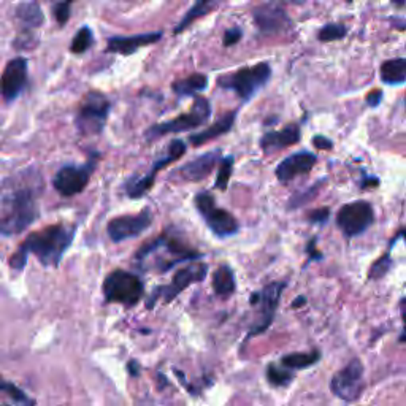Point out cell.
Wrapping results in <instances>:
<instances>
[{
  "instance_id": "cell-24",
  "label": "cell",
  "mask_w": 406,
  "mask_h": 406,
  "mask_svg": "<svg viewBox=\"0 0 406 406\" xmlns=\"http://www.w3.org/2000/svg\"><path fill=\"white\" fill-rule=\"evenodd\" d=\"M213 291L218 297L227 299L232 294L235 292L236 283H235V275L229 265H221L219 269L213 273Z\"/></svg>"
},
{
  "instance_id": "cell-35",
  "label": "cell",
  "mask_w": 406,
  "mask_h": 406,
  "mask_svg": "<svg viewBox=\"0 0 406 406\" xmlns=\"http://www.w3.org/2000/svg\"><path fill=\"white\" fill-rule=\"evenodd\" d=\"M70 13H72V3L70 2H61V3L53 5L54 20L57 21V24L59 26L67 24V21L70 20Z\"/></svg>"
},
{
  "instance_id": "cell-39",
  "label": "cell",
  "mask_w": 406,
  "mask_h": 406,
  "mask_svg": "<svg viewBox=\"0 0 406 406\" xmlns=\"http://www.w3.org/2000/svg\"><path fill=\"white\" fill-rule=\"evenodd\" d=\"M313 143H315V146L317 149H330L333 146L332 142H330L329 138H326V137H315L313 138Z\"/></svg>"
},
{
  "instance_id": "cell-36",
  "label": "cell",
  "mask_w": 406,
  "mask_h": 406,
  "mask_svg": "<svg viewBox=\"0 0 406 406\" xmlns=\"http://www.w3.org/2000/svg\"><path fill=\"white\" fill-rule=\"evenodd\" d=\"M389 269H391V256H389V254H386L384 257L379 259L378 262L371 266L368 276L371 278V280H375V278H381V276H384L387 273Z\"/></svg>"
},
{
  "instance_id": "cell-8",
  "label": "cell",
  "mask_w": 406,
  "mask_h": 406,
  "mask_svg": "<svg viewBox=\"0 0 406 406\" xmlns=\"http://www.w3.org/2000/svg\"><path fill=\"white\" fill-rule=\"evenodd\" d=\"M208 275V266L205 264H189L178 270L175 276H173L172 283L164 284V286L154 287L153 292L149 294L146 299V308L153 310L159 301L164 303H170L175 300L184 289L193 286L195 283H202Z\"/></svg>"
},
{
  "instance_id": "cell-9",
  "label": "cell",
  "mask_w": 406,
  "mask_h": 406,
  "mask_svg": "<svg viewBox=\"0 0 406 406\" xmlns=\"http://www.w3.org/2000/svg\"><path fill=\"white\" fill-rule=\"evenodd\" d=\"M195 208L202 214L203 221L208 225V229L211 230V234L218 239H229V236L235 235L239 232L240 225L235 216L229 211H225L224 208H219L216 205L214 197L203 190L199 193L194 199Z\"/></svg>"
},
{
  "instance_id": "cell-1",
  "label": "cell",
  "mask_w": 406,
  "mask_h": 406,
  "mask_svg": "<svg viewBox=\"0 0 406 406\" xmlns=\"http://www.w3.org/2000/svg\"><path fill=\"white\" fill-rule=\"evenodd\" d=\"M45 181L36 167H26L0 183V236H16L40 218Z\"/></svg>"
},
{
  "instance_id": "cell-7",
  "label": "cell",
  "mask_w": 406,
  "mask_h": 406,
  "mask_svg": "<svg viewBox=\"0 0 406 406\" xmlns=\"http://www.w3.org/2000/svg\"><path fill=\"white\" fill-rule=\"evenodd\" d=\"M271 77V68L266 62H260L254 67L240 68L234 73L223 75L218 78V84L224 89L236 92L241 100H251L257 94L260 88L269 83Z\"/></svg>"
},
{
  "instance_id": "cell-23",
  "label": "cell",
  "mask_w": 406,
  "mask_h": 406,
  "mask_svg": "<svg viewBox=\"0 0 406 406\" xmlns=\"http://www.w3.org/2000/svg\"><path fill=\"white\" fill-rule=\"evenodd\" d=\"M208 88V77L203 73H193L189 77L172 83V91L179 97H190Z\"/></svg>"
},
{
  "instance_id": "cell-30",
  "label": "cell",
  "mask_w": 406,
  "mask_h": 406,
  "mask_svg": "<svg viewBox=\"0 0 406 406\" xmlns=\"http://www.w3.org/2000/svg\"><path fill=\"white\" fill-rule=\"evenodd\" d=\"M232 170H234V158L227 156V158H223V160L219 162V170L216 176V183H214V188L219 190H225L229 186Z\"/></svg>"
},
{
  "instance_id": "cell-16",
  "label": "cell",
  "mask_w": 406,
  "mask_h": 406,
  "mask_svg": "<svg viewBox=\"0 0 406 406\" xmlns=\"http://www.w3.org/2000/svg\"><path fill=\"white\" fill-rule=\"evenodd\" d=\"M284 286H286L284 283H271L269 286H265L260 292L251 295V305L259 306L260 308V321L257 326H254L249 336L262 333L264 330H266V327L270 326L271 321H273L275 311L278 308V303H280Z\"/></svg>"
},
{
  "instance_id": "cell-13",
  "label": "cell",
  "mask_w": 406,
  "mask_h": 406,
  "mask_svg": "<svg viewBox=\"0 0 406 406\" xmlns=\"http://www.w3.org/2000/svg\"><path fill=\"white\" fill-rule=\"evenodd\" d=\"M29 83V62L26 57H15L5 66L0 77V97L3 102H13L18 98Z\"/></svg>"
},
{
  "instance_id": "cell-25",
  "label": "cell",
  "mask_w": 406,
  "mask_h": 406,
  "mask_svg": "<svg viewBox=\"0 0 406 406\" xmlns=\"http://www.w3.org/2000/svg\"><path fill=\"white\" fill-rule=\"evenodd\" d=\"M16 18L21 22L24 29L27 31H32V29L40 27L45 22V15L40 5L36 2H26L20 3L16 7Z\"/></svg>"
},
{
  "instance_id": "cell-14",
  "label": "cell",
  "mask_w": 406,
  "mask_h": 406,
  "mask_svg": "<svg viewBox=\"0 0 406 406\" xmlns=\"http://www.w3.org/2000/svg\"><path fill=\"white\" fill-rule=\"evenodd\" d=\"M363 367L362 363L357 361L349 362L343 370L333 376L332 382H330V389L336 397L345 400V402L351 403L361 397L362 387H363Z\"/></svg>"
},
{
  "instance_id": "cell-11",
  "label": "cell",
  "mask_w": 406,
  "mask_h": 406,
  "mask_svg": "<svg viewBox=\"0 0 406 406\" xmlns=\"http://www.w3.org/2000/svg\"><path fill=\"white\" fill-rule=\"evenodd\" d=\"M97 160L91 159L84 165H63L53 178L54 189L63 197H73L88 188L92 172L96 170Z\"/></svg>"
},
{
  "instance_id": "cell-26",
  "label": "cell",
  "mask_w": 406,
  "mask_h": 406,
  "mask_svg": "<svg viewBox=\"0 0 406 406\" xmlns=\"http://www.w3.org/2000/svg\"><path fill=\"white\" fill-rule=\"evenodd\" d=\"M218 7H219L218 2H205V0H200V2L194 3L193 7L188 10V13H184L183 20L178 22V26L175 27V31H173V33H175V36H178V33H181L190 24H193L194 21L200 20V18H203V16H206V15H210L211 11L216 10Z\"/></svg>"
},
{
  "instance_id": "cell-21",
  "label": "cell",
  "mask_w": 406,
  "mask_h": 406,
  "mask_svg": "<svg viewBox=\"0 0 406 406\" xmlns=\"http://www.w3.org/2000/svg\"><path fill=\"white\" fill-rule=\"evenodd\" d=\"M300 138V130L297 126H287L286 129L280 132H269L265 133L260 140V148L264 149L265 154L276 153V151L284 149L291 144H295Z\"/></svg>"
},
{
  "instance_id": "cell-17",
  "label": "cell",
  "mask_w": 406,
  "mask_h": 406,
  "mask_svg": "<svg viewBox=\"0 0 406 406\" xmlns=\"http://www.w3.org/2000/svg\"><path fill=\"white\" fill-rule=\"evenodd\" d=\"M162 36H164V32L156 31L146 33H137V36L129 37H110L107 42V51L113 54L130 56L133 53H137V51L143 48V46L158 43Z\"/></svg>"
},
{
  "instance_id": "cell-38",
  "label": "cell",
  "mask_w": 406,
  "mask_h": 406,
  "mask_svg": "<svg viewBox=\"0 0 406 406\" xmlns=\"http://www.w3.org/2000/svg\"><path fill=\"white\" fill-rule=\"evenodd\" d=\"M330 211L327 208H322V210H316V211H311L310 213V221L311 223H324L327 221Z\"/></svg>"
},
{
  "instance_id": "cell-28",
  "label": "cell",
  "mask_w": 406,
  "mask_h": 406,
  "mask_svg": "<svg viewBox=\"0 0 406 406\" xmlns=\"http://www.w3.org/2000/svg\"><path fill=\"white\" fill-rule=\"evenodd\" d=\"M317 361H319V352L313 351V352L289 354V356L283 357L281 363L284 365V367H287V368L300 370V368L311 367V365H315Z\"/></svg>"
},
{
  "instance_id": "cell-29",
  "label": "cell",
  "mask_w": 406,
  "mask_h": 406,
  "mask_svg": "<svg viewBox=\"0 0 406 406\" xmlns=\"http://www.w3.org/2000/svg\"><path fill=\"white\" fill-rule=\"evenodd\" d=\"M92 45H94V33H92L88 26H83L77 33H75L70 45V51L73 54H83Z\"/></svg>"
},
{
  "instance_id": "cell-31",
  "label": "cell",
  "mask_w": 406,
  "mask_h": 406,
  "mask_svg": "<svg viewBox=\"0 0 406 406\" xmlns=\"http://www.w3.org/2000/svg\"><path fill=\"white\" fill-rule=\"evenodd\" d=\"M0 391L7 393V396L11 400H13L16 405H20V406H33V405H36V402H33V400L29 398L26 393L21 391L20 387H16L15 384H11V382L0 379Z\"/></svg>"
},
{
  "instance_id": "cell-5",
  "label": "cell",
  "mask_w": 406,
  "mask_h": 406,
  "mask_svg": "<svg viewBox=\"0 0 406 406\" xmlns=\"http://www.w3.org/2000/svg\"><path fill=\"white\" fill-rule=\"evenodd\" d=\"M102 292L105 303H119L130 308L144 297V284L137 275L118 269L107 275Z\"/></svg>"
},
{
  "instance_id": "cell-10",
  "label": "cell",
  "mask_w": 406,
  "mask_h": 406,
  "mask_svg": "<svg viewBox=\"0 0 406 406\" xmlns=\"http://www.w3.org/2000/svg\"><path fill=\"white\" fill-rule=\"evenodd\" d=\"M184 153H186V143L183 140L176 138V140L170 142V144L167 146L165 154L154 160V164L148 173H144L143 176H138V175L130 176L124 183V193L127 194V197H130V199H142V197L146 195L151 190V188L154 186L156 175H158L162 168H165L167 165L173 164V162L178 160L179 158H183Z\"/></svg>"
},
{
  "instance_id": "cell-33",
  "label": "cell",
  "mask_w": 406,
  "mask_h": 406,
  "mask_svg": "<svg viewBox=\"0 0 406 406\" xmlns=\"http://www.w3.org/2000/svg\"><path fill=\"white\" fill-rule=\"evenodd\" d=\"M38 45V37L33 33L32 31H24L20 32V36L15 38L13 46L16 50H27V51H32L33 48H37Z\"/></svg>"
},
{
  "instance_id": "cell-4",
  "label": "cell",
  "mask_w": 406,
  "mask_h": 406,
  "mask_svg": "<svg viewBox=\"0 0 406 406\" xmlns=\"http://www.w3.org/2000/svg\"><path fill=\"white\" fill-rule=\"evenodd\" d=\"M110 110L112 102L103 92L96 89L86 92L75 114V127L80 135L94 137L102 133L108 121Z\"/></svg>"
},
{
  "instance_id": "cell-12",
  "label": "cell",
  "mask_w": 406,
  "mask_h": 406,
  "mask_svg": "<svg viewBox=\"0 0 406 406\" xmlns=\"http://www.w3.org/2000/svg\"><path fill=\"white\" fill-rule=\"evenodd\" d=\"M153 224V213L149 208L137 214L116 216L107 224V234L114 243L137 239Z\"/></svg>"
},
{
  "instance_id": "cell-20",
  "label": "cell",
  "mask_w": 406,
  "mask_h": 406,
  "mask_svg": "<svg viewBox=\"0 0 406 406\" xmlns=\"http://www.w3.org/2000/svg\"><path fill=\"white\" fill-rule=\"evenodd\" d=\"M254 21L262 33H278L284 31L289 26V20L286 13L276 5H260L253 11Z\"/></svg>"
},
{
  "instance_id": "cell-22",
  "label": "cell",
  "mask_w": 406,
  "mask_h": 406,
  "mask_svg": "<svg viewBox=\"0 0 406 406\" xmlns=\"http://www.w3.org/2000/svg\"><path fill=\"white\" fill-rule=\"evenodd\" d=\"M236 119V113L235 112H230L225 116H223L221 119H218L216 123L213 126L208 127V129L202 130L199 133H194V135L189 137V142L193 146H202V144H205L211 140H216L218 137H223L224 133L230 132L232 127H234V123Z\"/></svg>"
},
{
  "instance_id": "cell-3",
  "label": "cell",
  "mask_w": 406,
  "mask_h": 406,
  "mask_svg": "<svg viewBox=\"0 0 406 406\" xmlns=\"http://www.w3.org/2000/svg\"><path fill=\"white\" fill-rule=\"evenodd\" d=\"M137 260L140 264H144L148 259L153 260V266L160 273H165L173 266L183 262H190L203 257V254L197 249L190 248L188 243L179 240L173 234H162L158 239L146 243L137 253Z\"/></svg>"
},
{
  "instance_id": "cell-18",
  "label": "cell",
  "mask_w": 406,
  "mask_h": 406,
  "mask_svg": "<svg viewBox=\"0 0 406 406\" xmlns=\"http://www.w3.org/2000/svg\"><path fill=\"white\" fill-rule=\"evenodd\" d=\"M221 160V151L214 149L210 151V153L199 156V158L193 159L183 167H179L176 173L183 179H186V181H202V179L210 176V173Z\"/></svg>"
},
{
  "instance_id": "cell-41",
  "label": "cell",
  "mask_w": 406,
  "mask_h": 406,
  "mask_svg": "<svg viewBox=\"0 0 406 406\" xmlns=\"http://www.w3.org/2000/svg\"><path fill=\"white\" fill-rule=\"evenodd\" d=\"M400 311H402V319H403V335H402V341H406V299L400 301Z\"/></svg>"
},
{
  "instance_id": "cell-42",
  "label": "cell",
  "mask_w": 406,
  "mask_h": 406,
  "mask_svg": "<svg viewBox=\"0 0 406 406\" xmlns=\"http://www.w3.org/2000/svg\"><path fill=\"white\" fill-rule=\"evenodd\" d=\"M127 368H129V373L132 376H138V375H140V363H138L137 361H130L129 365H127Z\"/></svg>"
},
{
  "instance_id": "cell-19",
  "label": "cell",
  "mask_w": 406,
  "mask_h": 406,
  "mask_svg": "<svg viewBox=\"0 0 406 406\" xmlns=\"http://www.w3.org/2000/svg\"><path fill=\"white\" fill-rule=\"evenodd\" d=\"M317 158L308 151H300L297 154L289 156L276 168V176L281 183H287L295 176L308 173L315 167Z\"/></svg>"
},
{
  "instance_id": "cell-34",
  "label": "cell",
  "mask_w": 406,
  "mask_h": 406,
  "mask_svg": "<svg viewBox=\"0 0 406 406\" xmlns=\"http://www.w3.org/2000/svg\"><path fill=\"white\" fill-rule=\"evenodd\" d=\"M346 36V27L343 24H327L319 32V40L321 42H333Z\"/></svg>"
},
{
  "instance_id": "cell-15",
  "label": "cell",
  "mask_w": 406,
  "mask_h": 406,
  "mask_svg": "<svg viewBox=\"0 0 406 406\" xmlns=\"http://www.w3.org/2000/svg\"><path fill=\"white\" fill-rule=\"evenodd\" d=\"M336 223L347 236L359 235L373 223V208L368 202L363 200L347 203L338 211Z\"/></svg>"
},
{
  "instance_id": "cell-32",
  "label": "cell",
  "mask_w": 406,
  "mask_h": 406,
  "mask_svg": "<svg viewBox=\"0 0 406 406\" xmlns=\"http://www.w3.org/2000/svg\"><path fill=\"white\" fill-rule=\"evenodd\" d=\"M266 378L273 386L284 387L292 381V375L286 370L276 367V365H270L269 370H266Z\"/></svg>"
},
{
  "instance_id": "cell-6",
  "label": "cell",
  "mask_w": 406,
  "mask_h": 406,
  "mask_svg": "<svg viewBox=\"0 0 406 406\" xmlns=\"http://www.w3.org/2000/svg\"><path fill=\"white\" fill-rule=\"evenodd\" d=\"M211 112H213L211 102L205 97L197 96L189 112L179 114L170 121H165V123L154 124L153 127H149L148 132L144 133V137H146L149 142H153L156 138L168 135V133H179L184 130L197 129V127L205 126L208 121H210Z\"/></svg>"
},
{
  "instance_id": "cell-43",
  "label": "cell",
  "mask_w": 406,
  "mask_h": 406,
  "mask_svg": "<svg viewBox=\"0 0 406 406\" xmlns=\"http://www.w3.org/2000/svg\"><path fill=\"white\" fill-rule=\"evenodd\" d=\"M305 301H306V300H305V297H299L297 300L294 301L292 306H295V308H299V306H301V303H305Z\"/></svg>"
},
{
  "instance_id": "cell-27",
  "label": "cell",
  "mask_w": 406,
  "mask_h": 406,
  "mask_svg": "<svg viewBox=\"0 0 406 406\" xmlns=\"http://www.w3.org/2000/svg\"><path fill=\"white\" fill-rule=\"evenodd\" d=\"M381 78L387 84H402L406 81V59H391L381 66Z\"/></svg>"
},
{
  "instance_id": "cell-2",
  "label": "cell",
  "mask_w": 406,
  "mask_h": 406,
  "mask_svg": "<svg viewBox=\"0 0 406 406\" xmlns=\"http://www.w3.org/2000/svg\"><path fill=\"white\" fill-rule=\"evenodd\" d=\"M75 235L77 227L68 224H53L46 229L32 232L22 241L18 251L10 257V266L13 270H24L29 254H32L45 269H57L72 246Z\"/></svg>"
},
{
  "instance_id": "cell-37",
  "label": "cell",
  "mask_w": 406,
  "mask_h": 406,
  "mask_svg": "<svg viewBox=\"0 0 406 406\" xmlns=\"http://www.w3.org/2000/svg\"><path fill=\"white\" fill-rule=\"evenodd\" d=\"M240 38H241V29L232 27V29H229V31L224 32L223 42H224V46H232L235 43H239Z\"/></svg>"
},
{
  "instance_id": "cell-40",
  "label": "cell",
  "mask_w": 406,
  "mask_h": 406,
  "mask_svg": "<svg viewBox=\"0 0 406 406\" xmlns=\"http://www.w3.org/2000/svg\"><path fill=\"white\" fill-rule=\"evenodd\" d=\"M381 98H382V92L381 91H373V92H370V94H368L367 102H368L370 107H376V105H379Z\"/></svg>"
},
{
  "instance_id": "cell-44",
  "label": "cell",
  "mask_w": 406,
  "mask_h": 406,
  "mask_svg": "<svg viewBox=\"0 0 406 406\" xmlns=\"http://www.w3.org/2000/svg\"><path fill=\"white\" fill-rule=\"evenodd\" d=\"M402 235L405 236V240H406V230H405V232H402Z\"/></svg>"
}]
</instances>
